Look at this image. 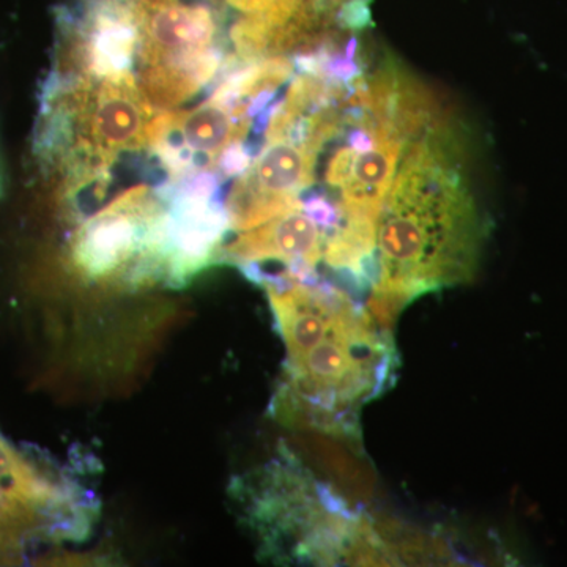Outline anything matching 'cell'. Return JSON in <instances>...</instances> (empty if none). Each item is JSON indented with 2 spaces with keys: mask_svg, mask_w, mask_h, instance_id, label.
I'll list each match as a JSON object with an SVG mask.
<instances>
[{
  "mask_svg": "<svg viewBox=\"0 0 567 567\" xmlns=\"http://www.w3.org/2000/svg\"><path fill=\"white\" fill-rule=\"evenodd\" d=\"M287 349L276 415L331 435L360 436L361 406L385 393L398 371L393 334L333 284H268Z\"/></svg>",
  "mask_w": 567,
  "mask_h": 567,
  "instance_id": "cell-1",
  "label": "cell"
},
{
  "mask_svg": "<svg viewBox=\"0 0 567 567\" xmlns=\"http://www.w3.org/2000/svg\"><path fill=\"white\" fill-rule=\"evenodd\" d=\"M454 155L440 123L410 147L380 212L371 295L398 312L475 275L483 227Z\"/></svg>",
  "mask_w": 567,
  "mask_h": 567,
  "instance_id": "cell-2",
  "label": "cell"
},
{
  "mask_svg": "<svg viewBox=\"0 0 567 567\" xmlns=\"http://www.w3.org/2000/svg\"><path fill=\"white\" fill-rule=\"evenodd\" d=\"M140 22L137 84L155 110L171 111L221 70L219 22L203 3L134 0Z\"/></svg>",
  "mask_w": 567,
  "mask_h": 567,
  "instance_id": "cell-3",
  "label": "cell"
},
{
  "mask_svg": "<svg viewBox=\"0 0 567 567\" xmlns=\"http://www.w3.org/2000/svg\"><path fill=\"white\" fill-rule=\"evenodd\" d=\"M162 204L147 186H136L93 216L74 237L73 260L82 275L106 279L133 264L134 279L142 259V278L156 271L153 233L162 221Z\"/></svg>",
  "mask_w": 567,
  "mask_h": 567,
  "instance_id": "cell-4",
  "label": "cell"
},
{
  "mask_svg": "<svg viewBox=\"0 0 567 567\" xmlns=\"http://www.w3.org/2000/svg\"><path fill=\"white\" fill-rule=\"evenodd\" d=\"M319 153L309 142L289 137L267 141L262 153L238 177L227 197L230 227L245 233L300 208V193L315 183Z\"/></svg>",
  "mask_w": 567,
  "mask_h": 567,
  "instance_id": "cell-5",
  "label": "cell"
},
{
  "mask_svg": "<svg viewBox=\"0 0 567 567\" xmlns=\"http://www.w3.org/2000/svg\"><path fill=\"white\" fill-rule=\"evenodd\" d=\"M251 126L246 103L208 102L189 111L171 112L153 118L148 148L174 177L203 174L216 166L229 145L244 142Z\"/></svg>",
  "mask_w": 567,
  "mask_h": 567,
  "instance_id": "cell-6",
  "label": "cell"
},
{
  "mask_svg": "<svg viewBox=\"0 0 567 567\" xmlns=\"http://www.w3.org/2000/svg\"><path fill=\"white\" fill-rule=\"evenodd\" d=\"M330 238V230L317 223L301 205L262 226L245 230L224 248L223 256L241 265L278 260L286 265V274L271 279L312 282L317 281L315 267L323 259Z\"/></svg>",
  "mask_w": 567,
  "mask_h": 567,
  "instance_id": "cell-7",
  "label": "cell"
},
{
  "mask_svg": "<svg viewBox=\"0 0 567 567\" xmlns=\"http://www.w3.org/2000/svg\"><path fill=\"white\" fill-rule=\"evenodd\" d=\"M59 498L58 487L0 436V548L35 528Z\"/></svg>",
  "mask_w": 567,
  "mask_h": 567,
  "instance_id": "cell-8",
  "label": "cell"
}]
</instances>
